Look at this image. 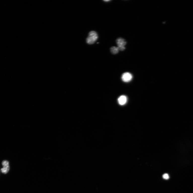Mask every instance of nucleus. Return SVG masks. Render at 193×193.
Here are the masks:
<instances>
[{
	"mask_svg": "<svg viewBox=\"0 0 193 193\" xmlns=\"http://www.w3.org/2000/svg\"><path fill=\"white\" fill-rule=\"evenodd\" d=\"M127 96L125 95H122L119 96L118 99V102L120 105L123 106L127 103Z\"/></svg>",
	"mask_w": 193,
	"mask_h": 193,
	"instance_id": "5",
	"label": "nucleus"
},
{
	"mask_svg": "<svg viewBox=\"0 0 193 193\" xmlns=\"http://www.w3.org/2000/svg\"><path fill=\"white\" fill-rule=\"evenodd\" d=\"M133 78L132 75L128 72H125L123 73L122 76V79L124 82H128L131 81Z\"/></svg>",
	"mask_w": 193,
	"mask_h": 193,
	"instance_id": "3",
	"label": "nucleus"
},
{
	"mask_svg": "<svg viewBox=\"0 0 193 193\" xmlns=\"http://www.w3.org/2000/svg\"><path fill=\"white\" fill-rule=\"evenodd\" d=\"M119 50L118 47L112 46L110 48L111 53L114 55L117 54L119 53Z\"/></svg>",
	"mask_w": 193,
	"mask_h": 193,
	"instance_id": "6",
	"label": "nucleus"
},
{
	"mask_svg": "<svg viewBox=\"0 0 193 193\" xmlns=\"http://www.w3.org/2000/svg\"><path fill=\"white\" fill-rule=\"evenodd\" d=\"M163 178L167 180L169 178V176L168 174H165L163 175Z\"/></svg>",
	"mask_w": 193,
	"mask_h": 193,
	"instance_id": "7",
	"label": "nucleus"
},
{
	"mask_svg": "<svg viewBox=\"0 0 193 193\" xmlns=\"http://www.w3.org/2000/svg\"><path fill=\"white\" fill-rule=\"evenodd\" d=\"M104 1L106 2H110V1Z\"/></svg>",
	"mask_w": 193,
	"mask_h": 193,
	"instance_id": "8",
	"label": "nucleus"
},
{
	"mask_svg": "<svg viewBox=\"0 0 193 193\" xmlns=\"http://www.w3.org/2000/svg\"><path fill=\"white\" fill-rule=\"evenodd\" d=\"M98 36L96 32L94 31H90L86 39V42L89 45H92L97 40Z\"/></svg>",
	"mask_w": 193,
	"mask_h": 193,
	"instance_id": "1",
	"label": "nucleus"
},
{
	"mask_svg": "<svg viewBox=\"0 0 193 193\" xmlns=\"http://www.w3.org/2000/svg\"><path fill=\"white\" fill-rule=\"evenodd\" d=\"M2 164L3 167L1 169V171L3 173L6 174L10 170L9 162L7 160H4L3 161Z\"/></svg>",
	"mask_w": 193,
	"mask_h": 193,
	"instance_id": "4",
	"label": "nucleus"
},
{
	"mask_svg": "<svg viewBox=\"0 0 193 193\" xmlns=\"http://www.w3.org/2000/svg\"><path fill=\"white\" fill-rule=\"evenodd\" d=\"M116 42L119 51H123L125 49L127 42L124 39L119 38L116 40Z\"/></svg>",
	"mask_w": 193,
	"mask_h": 193,
	"instance_id": "2",
	"label": "nucleus"
}]
</instances>
